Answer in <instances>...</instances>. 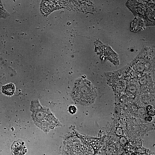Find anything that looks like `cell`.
<instances>
[{"label": "cell", "mask_w": 155, "mask_h": 155, "mask_svg": "<svg viewBox=\"0 0 155 155\" xmlns=\"http://www.w3.org/2000/svg\"><path fill=\"white\" fill-rule=\"evenodd\" d=\"M77 110L76 107L74 105H71L68 108V111L71 114H73L76 113Z\"/></svg>", "instance_id": "obj_6"}, {"label": "cell", "mask_w": 155, "mask_h": 155, "mask_svg": "<svg viewBox=\"0 0 155 155\" xmlns=\"http://www.w3.org/2000/svg\"><path fill=\"white\" fill-rule=\"evenodd\" d=\"M15 87L14 84L11 83L3 87L2 92L7 95L11 96L15 93Z\"/></svg>", "instance_id": "obj_4"}, {"label": "cell", "mask_w": 155, "mask_h": 155, "mask_svg": "<svg viewBox=\"0 0 155 155\" xmlns=\"http://www.w3.org/2000/svg\"><path fill=\"white\" fill-rule=\"evenodd\" d=\"M32 118L35 124L45 132L47 133L62 125L48 108L42 106L38 101L33 102Z\"/></svg>", "instance_id": "obj_1"}, {"label": "cell", "mask_w": 155, "mask_h": 155, "mask_svg": "<svg viewBox=\"0 0 155 155\" xmlns=\"http://www.w3.org/2000/svg\"><path fill=\"white\" fill-rule=\"evenodd\" d=\"M147 114L150 116H154L155 115V109L154 107L150 105L148 106L146 108Z\"/></svg>", "instance_id": "obj_5"}, {"label": "cell", "mask_w": 155, "mask_h": 155, "mask_svg": "<svg viewBox=\"0 0 155 155\" xmlns=\"http://www.w3.org/2000/svg\"><path fill=\"white\" fill-rule=\"evenodd\" d=\"M71 95L77 104L87 106L94 101L96 92L90 82L87 79L80 78L75 82Z\"/></svg>", "instance_id": "obj_2"}, {"label": "cell", "mask_w": 155, "mask_h": 155, "mask_svg": "<svg viewBox=\"0 0 155 155\" xmlns=\"http://www.w3.org/2000/svg\"><path fill=\"white\" fill-rule=\"evenodd\" d=\"M11 148L14 155H24L27 152L24 142L20 140L15 141L13 144Z\"/></svg>", "instance_id": "obj_3"}]
</instances>
